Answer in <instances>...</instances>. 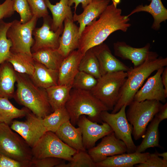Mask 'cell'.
<instances>
[{"instance_id": "ba28073f", "label": "cell", "mask_w": 167, "mask_h": 167, "mask_svg": "<svg viewBox=\"0 0 167 167\" xmlns=\"http://www.w3.org/2000/svg\"><path fill=\"white\" fill-rule=\"evenodd\" d=\"M32 151L35 158L52 157L69 161L77 151L63 142L55 133L48 131L32 148Z\"/></svg>"}, {"instance_id": "7402d4cb", "label": "cell", "mask_w": 167, "mask_h": 167, "mask_svg": "<svg viewBox=\"0 0 167 167\" xmlns=\"http://www.w3.org/2000/svg\"><path fill=\"white\" fill-rule=\"evenodd\" d=\"M65 143L77 151H86L80 128H75L69 120L62 124L55 133Z\"/></svg>"}, {"instance_id": "74e56055", "label": "cell", "mask_w": 167, "mask_h": 167, "mask_svg": "<svg viewBox=\"0 0 167 167\" xmlns=\"http://www.w3.org/2000/svg\"><path fill=\"white\" fill-rule=\"evenodd\" d=\"M33 15L39 19L49 15L44 0H27Z\"/></svg>"}, {"instance_id": "ffe728a7", "label": "cell", "mask_w": 167, "mask_h": 167, "mask_svg": "<svg viewBox=\"0 0 167 167\" xmlns=\"http://www.w3.org/2000/svg\"><path fill=\"white\" fill-rule=\"evenodd\" d=\"M110 0H93L84 8L82 13L79 15L74 13L73 16L74 21L79 24V38L85 27L96 19L109 5Z\"/></svg>"}, {"instance_id": "484cf974", "label": "cell", "mask_w": 167, "mask_h": 167, "mask_svg": "<svg viewBox=\"0 0 167 167\" xmlns=\"http://www.w3.org/2000/svg\"><path fill=\"white\" fill-rule=\"evenodd\" d=\"M52 15L51 29L55 32L63 25L65 19L68 18L73 19L71 7L68 4V0H60L55 5L51 3L49 0H44Z\"/></svg>"}, {"instance_id": "f546056e", "label": "cell", "mask_w": 167, "mask_h": 167, "mask_svg": "<svg viewBox=\"0 0 167 167\" xmlns=\"http://www.w3.org/2000/svg\"><path fill=\"white\" fill-rule=\"evenodd\" d=\"M31 111L24 107L19 109L6 97H0V123L9 125L14 119L26 116Z\"/></svg>"}, {"instance_id": "4dcf8cb0", "label": "cell", "mask_w": 167, "mask_h": 167, "mask_svg": "<svg viewBox=\"0 0 167 167\" xmlns=\"http://www.w3.org/2000/svg\"><path fill=\"white\" fill-rule=\"evenodd\" d=\"M149 125L141 143L137 147L135 152L142 153L151 147H159V126L161 122L155 116Z\"/></svg>"}, {"instance_id": "8d00e7d4", "label": "cell", "mask_w": 167, "mask_h": 167, "mask_svg": "<svg viewBox=\"0 0 167 167\" xmlns=\"http://www.w3.org/2000/svg\"><path fill=\"white\" fill-rule=\"evenodd\" d=\"M13 8L20 16V22L23 24L29 21L33 15L27 0H13Z\"/></svg>"}, {"instance_id": "4316f807", "label": "cell", "mask_w": 167, "mask_h": 167, "mask_svg": "<svg viewBox=\"0 0 167 167\" xmlns=\"http://www.w3.org/2000/svg\"><path fill=\"white\" fill-rule=\"evenodd\" d=\"M72 88L71 86L57 85L45 89L49 103L53 111L65 107Z\"/></svg>"}, {"instance_id": "44dd1931", "label": "cell", "mask_w": 167, "mask_h": 167, "mask_svg": "<svg viewBox=\"0 0 167 167\" xmlns=\"http://www.w3.org/2000/svg\"><path fill=\"white\" fill-rule=\"evenodd\" d=\"M150 153H123L107 157L104 160L96 163V167H132L145 161Z\"/></svg>"}, {"instance_id": "1f68e13d", "label": "cell", "mask_w": 167, "mask_h": 167, "mask_svg": "<svg viewBox=\"0 0 167 167\" xmlns=\"http://www.w3.org/2000/svg\"><path fill=\"white\" fill-rule=\"evenodd\" d=\"M65 107L56 109L42 118V124L47 131L55 133L61 125L70 120Z\"/></svg>"}, {"instance_id": "30bf717a", "label": "cell", "mask_w": 167, "mask_h": 167, "mask_svg": "<svg viewBox=\"0 0 167 167\" xmlns=\"http://www.w3.org/2000/svg\"><path fill=\"white\" fill-rule=\"evenodd\" d=\"M126 106L124 105L118 112L114 113L104 111L101 113V118L103 122L107 123L111 128L116 137L125 143L127 153H132L135 152L137 147L131 136L133 127L126 117Z\"/></svg>"}, {"instance_id": "8992f818", "label": "cell", "mask_w": 167, "mask_h": 167, "mask_svg": "<svg viewBox=\"0 0 167 167\" xmlns=\"http://www.w3.org/2000/svg\"><path fill=\"white\" fill-rule=\"evenodd\" d=\"M127 74L123 71L108 73L97 79L95 86L90 91L109 110H112L120 97L121 88Z\"/></svg>"}, {"instance_id": "f1b7e54d", "label": "cell", "mask_w": 167, "mask_h": 167, "mask_svg": "<svg viewBox=\"0 0 167 167\" xmlns=\"http://www.w3.org/2000/svg\"><path fill=\"white\" fill-rule=\"evenodd\" d=\"M7 61L12 65L15 71L17 73L31 76L34 72L35 61L32 54L11 52Z\"/></svg>"}, {"instance_id": "603a6c76", "label": "cell", "mask_w": 167, "mask_h": 167, "mask_svg": "<svg viewBox=\"0 0 167 167\" xmlns=\"http://www.w3.org/2000/svg\"><path fill=\"white\" fill-rule=\"evenodd\" d=\"M151 2L148 5L143 4L137 6L126 16L129 18L132 15L140 12H145L150 14L153 19L151 28L155 30H159L161 24L167 19V9L164 6L161 0H149Z\"/></svg>"}, {"instance_id": "f6af8a7d", "label": "cell", "mask_w": 167, "mask_h": 167, "mask_svg": "<svg viewBox=\"0 0 167 167\" xmlns=\"http://www.w3.org/2000/svg\"><path fill=\"white\" fill-rule=\"evenodd\" d=\"M161 79L166 94L167 95V67L164 68L161 74Z\"/></svg>"}, {"instance_id": "7dc6e473", "label": "cell", "mask_w": 167, "mask_h": 167, "mask_svg": "<svg viewBox=\"0 0 167 167\" xmlns=\"http://www.w3.org/2000/svg\"></svg>"}, {"instance_id": "8fae6325", "label": "cell", "mask_w": 167, "mask_h": 167, "mask_svg": "<svg viewBox=\"0 0 167 167\" xmlns=\"http://www.w3.org/2000/svg\"><path fill=\"white\" fill-rule=\"evenodd\" d=\"M24 121H13L10 127L20 135L32 148L47 132L43 126L42 118L31 111L26 116Z\"/></svg>"}, {"instance_id": "60d3db41", "label": "cell", "mask_w": 167, "mask_h": 167, "mask_svg": "<svg viewBox=\"0 0 167 167\" xmlns=\"http://www.w3.org/2000/svg\"><path fill=\"white\" fill-rule=\"evenodd\" d=\"M31 161H19L0 154V167H31Z\"/></svg>"}, {"instance_id": "ac0fdd59", "label": "cell", "mask_w": 167, "mask_h": 167, "mask_svg": "<svg viewBox=\"0 0 167 167\" xmlns=\"http://www.w3.org/2000/svg\"><path fill=\"white\" fill-rule=\"evenodd\" d=\"M63 32L57 49L64 58L78 48L79 36V27L74 23L73 19L66 18L64 21Z\"/></svg>"}, {"instance_id": "d6986e66", "label": "cell", "mask_w": 167, "mask_h": 167, "mask_svg": "<svg viewBox=\"0 0 167 167\" xmlns=\"http://www.w3.org/2000/svg\"><path fill=\"white\" fill-rule=\"evenodd\" d=\"M78 50H74L65 58L58 69V85L71 86L79 71V66L83 56Z\"/></svg>"}, {"instance_id": "7bdbcfd3", "label": "cell", "mask_w": 167, "mask_h": 167, "mask_svg": "<svg viewBox=\"0 0 167 167\" xmlns=\"http://www.w3.org/2000/svg\"><path fill=\"white\" fill-rule=\"evenodd\" d=\"M93 0H68V4L70 6H71L74 3L75 12L76 13L77 8L80 3H81L82 7L84 8L88 4L90 3Z\"/></svg>"}, {"instance_id": "9a60e30c", "label": "cell", "mask_w": 167, "mask_h": 167, "mask_svg": "<svg viewBox=\"0 0 167 167\" xmlns=\"http://www.w3.org/2000/svg\"><path fill=\"white\" fill-rule=\"evenodd\" d=\"M164 67L156 71L153 75L148 78L143 85L135 95L133 101H140L145 100H154L165 103L167 95L161 79V74Z\"/></svg>"}, {"instance_id": "9c48e42d", "label": "cell", "mask_w": 167, "mask_h": 167, "mask_svg": "<svg viewBox=\"0 0 167 167\" xmlns=\"http://www.w3.org/2000/svg\"><path fill=\"white\" fill-rule=\"evenodd\" d=\"M38 19L33 16L31 20L24 24L17 19L11 22L6 33L7 38L12 44L11 52L32 54L31 48L34 41L32 33Z\"/></svg>"}, {"instance_id": "e575fe53", "label": "cell", "mask_w": 167, "mask_h": 167, "mask_svg": "<svg viewBox=\"0 0 167 167\" xmlns=\"http://www.w3.org/2000/svg\"><path fill=\"white\" fill-rule=\"evenodd\" d=\"M56 167H96V163L86 151H77L71 160L66 164L64 161Z\"/></svg>"}, {"instance_id": "2e32d148", "label": "cell", "mask_w": 167, "mask_h": 167, "mask_svg": "<svg viewBox=\"0 0 167 167\" xmlns=\"http://www.w3.org/2000/svg\"><path fill=\"white\" fill-rule=\"evenodd\" d=\"M113 47L115 56L123 60L131 61L134 67L141 65L156 53L150 51L151 45L149 43L142 47L137 48L133 47L124 41H118L113 44Z\"/></svg>"}, {"instance_id": "ab89813d", "label": "cell", "mask_w": 167, "mask_h": 167, "mask_svg": "<svg viewBox=\"0 0 167 167\" xmlns=\"http://www.w3.org/2000/svg\"><path fill=\"white\" fill-rule=\"evenodd\" d=\"M135 165L137 167H167V161L160 158L155 152L150 153L144 162Z\"/></svg>"}, {"instance_id": "f35d334b", "label": "cell", "mask_w": 167, "mask_h": 167, "mask_svg": "<svg viewBox=\"0 0 167 167\" xmlns=\"http://www.w3.org/2000/svg\"><path fill=\"white\" fill-rule=\"evenodd\" d=\"M64 160L61 158L52 157L40 159L33 157L31 161V167H56Z\"/></svg>"}, {"instance_id": "ee69618b", "label": "cell", "mask_w": 167, "mask_h": 167, "mask_svg": "<svg viewBox=\"0 0 167 167\" xmlns=\"http://www.w3.org/2000/svg\"><path fill=\"white\" fill-rule=\"evenodd\" d=\"M161 122L167 118V103L163 105L159 111L155 115Z\"/></svg>"}, {"instance_id": "83f0119b", "label": "cell", "mask_w": 167, "mask_h": 167, "mask_svg": "<svg viewBox=\"0 0 167 167\" xmlns=\"http://www.w3.org/2000/svg\"><path fill=\"white\" fill-rule=\"evenodd\" d=\"M34 60L48 68L58 70L62 60L65 58L57 49L44 48L32 53Z\"/></svg>"}, {"instance_id": "52a82bcc", "label": "cell", "mask_w": 167, "mask_h": 167, "mask_svg": "<svg viewBox=\"0 0 167 167\" xmlns=\"http://www.w3.org/2000/svg\"><path fill=\"white\" fill-rule=\"evenodd\" d=\"M0 154L21 161H31L32 148L9 125L0 123Z\"/></svg>"}, {"instance_id": "b9f144b4", "label": "cell", "mask_w": 167, "mask_h": 167, "mask_svg": "<svg viewBox=\"0 0 167 167\" xmlns=\"http://www.w3.org/2000/svg\"><path fill=\"white\" fill-rule=\"evenodd\" d=\"M15 12L13 8V0H5L0 4V21L11 16Z\"/></svg>"}, {"instance_id": "7c38bea8", "label": "cell", "mask_w": 167, "mask_h": 167, "mask_svg": "<svg viewBox=\"0 0 167 167\" xmlns=\"http://www.w3.org/2000/svg\"><path fill=\"white\" fill-rule=\"evenodd\" d=\"M52 22V19L49 15L43 18V24L41 27L34 28L32 33L34 41L31 48L32 53L44 48H58L63 24L54 32L51 29Z\"/></svg>"}, {"instance_id": "d6a6232c", "label": "cell", "mask_w": 167, "mask_h": 167, "mask_svg": "<svg viewBox=\"0 0 167 167\" xmlns=\"http://www.w3.org/2000/svg\"><path fill=\"white\" fill-rule=\"evenodd\" d=\"M79 70L89 74L97 79L101 77L99 63L92 48L88 50L83 57Z\"/></svg>"}, {"instance_id": "7a4b0ae2", "label": "cell", "mask_w": 167, "mask_h": 167, "mask_svg": "<svg viewBox=\"0 0 167 167\" xmlns=\"http://www.w3.org/2000/svg\"><path fill=\"white\" fill-rule=\"evenodd\" d=\"M167 66V58L158 57L156 53L141 65L131 67L120 91L119 99L111 113L118 112L124 105L128 106L133 101L135 95L144 81L153 72Z\"/></svg>"}, {"instance_id": "e0dca14e", "label": "cell", "mask_w": 167, "mask_h": 167, "mask_svg": "<svg viewBox=\"0 0 167 167\" xmlns=\"http://www.w3.org/2000/svg\"><path fill=\"white\" fill-rule=\"evenodd\" d=\"M92 48L98 61L101 76L118 71L126 72L130 69L113 54L106 44L103 43Z\"/></svg>"}, {"instance_id": "bcb514c9", "label": "cell", "mask_w": 167, "mask_h": 167, "mask_svg": "<svg viewBox=\"0 0 167 167\" xmlns=\"http://www.w3.org/2000/svg\"><path fill=\"white\" fill-rule=\"evenodd\" d=\"M159 156H161L162 159L165 161H167V152H164L162 153H159L158 152H155Z\"/></svg>"}, {"instance_id": "836d02e7", "label": "cell", "mask_w": 167, "mask_h": 167, "mask_svg": "<svg viewBox=\"0 0 167 167\" xmlns=\"http://www.w3.org/2000/svg\"><path fill=\"white\" fill-rule=\"evenodd\" d=\"M11 22L7 23L3 19L0 21V65L7 61L11 54L12 44L6 36L7 31Z\"/></svg>"}, {"instance_id": "d4e9b609", "label": "cell", "mask_w": 167, "mask_h": 167, "mask_svg": "<svg viewBox=\"0 0 167 167\" xmlns=\"http://www.w3.org/2000/svg\"><path fill=\"white\" fill-rule=\"evenodd\" d=\"M58 70L48 68L35 61L34 72L29 76L36 85L46 89L58 85Z\"/></svg>"}, {"instance_id": "6da1fadb", "label": "cell", "mask_w": 167, "mask_h": 167, "mask_svg": "<svg viewBox=\"0 0 167 167\" xmlns=\"http://www.w3.org/2000/svg\"><path fill=\"white\" fill-rule=\"evenodd\" d=\"M99 19L86 26L80 37L78 50L84 55L88 49L103 43L114 32H126L131 24L129 17L122 15L117 7L119 0H112Z\"/></svg>"}, {"instance_id": "3957f363", "label": "cell", "mask_w": 167, "mask_h": 167, "mask_svg": "<svg viewBox=\"0 0 167 167\" xmlns=\"http://www.w3.org/2000/svg\"><path fill=\"white\" fill-rule=\"evenodd\" d=\"M16 73L17 89L13 96L16 101L39 118L50 114L52 109L45 89L36 85L28 75Z\"/></svg>"}, {"instance_id": "4fadbf2b", "label": "cell", "mask_w": 167, "mask_h": 167, "mask_svg": "<svg viewBox=\"0 0 167 167\" xmlns=\"http://www.w3.org/2000/svg\"><path fill=\"white\" fill-rule=\"evenodd\" d=\"M125 143L117 138L113 132L102 138L96 146L88 150V153L95 163L101 161L107 157L127 152Z\"/></svg>"}, {"instance_id": "cb8c5ba5", "label": "cell", "mask_w": 167, "mask_h": 167, "mask_svg": "<svg viewBox=\"0 0 167 167\" xmlns=\"http://www.w3.org/2000/svg\"><path fill=\"white\" fill-rule=\"evenodd\" d=\"M16 73L12 65L6 61L0 65V97L13 98Z\"/></svg>"}, {"instance_id": "5b68a950", "label": "cell", "mask_w": 167, "mask_h": 167, "mask_svg": "<svg viewBox=\"0 0 167 167\" xmlns=\"http://www.w3.org/2000/svg\"><path fill=\"white\" fill-rule=\"evenodd\" d=\"M162 105L158 101L145 100L140 101H133L128 105L126 116L133 127L132 134L135 140L140 139L144 135L149 122Z\"/></svg>"}, {"instance_id": "d590c367", "label": "cell", "mask_w": 167, "mask_h": 167, "mask_svg": "<svg viewBox=\"0 0 167 167\" xmlns=\"http://www.w3.org/2000/svg\"><path fill=\"white\" fill-rule=\"evenodd\" d=\"M97 83V79L92 75L79 71L74 79L72 88L91 91Z\"/></svg>"}, {"instance_id": "5bb4252c", "label": "cell", "mask_w": 167, "mask_h": 167, "mask_svg": "<svg viewBox=\"0 0 167 167\" xmlns=\"http://www.w3.org/2000/svg\"><path fill=\"white\" fill-rule=\"evenodd\" d=\"M101 125L90 120L86 115H81L77 125L81 129L84 147L88 150L95 146L99 139L113 132L110 126L103 122Z\"/></svg>"}, {"instance_id": "277c9868", "label": "cell", "mask_w": 167, "mask_h": 167, "mask_svg": "<svg viewBox=\"0 0 167 167\" xmlns=\"http://www.w3.org/2000/svg\"><path fill=\"white\" fill-rule=\"evenodd\" d=\"M65 108L71 124L75 126L79 117L87 115L94 122L102 123L101 113L109 109L96 97L90 91L72 88Z\"/></svg>"}]
</instances>
